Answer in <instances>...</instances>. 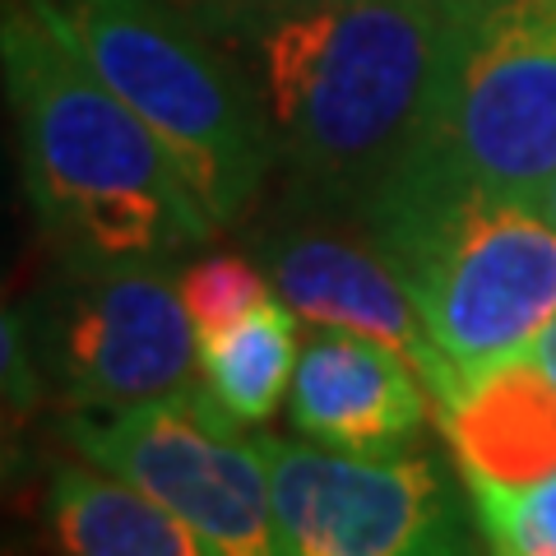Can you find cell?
I'll return each instance as SVG.
<instances>
[{"mask_svg":"<svg viewBox=\"0 0 556 556\" xmlns=\"http://www.w3.org/2000/svg\"><path fill=\"white\" fill-rule=\"evenodd\" d=\"M56 556H214L172 510L89 459H61L42 496Z\"/></svg>","mask_w":556,"mask_h":556,"instance_id":"cell-12","label":"cell"},{"mask_svg":"<svg viewBox=\"0 0 556 556\" xmlns=\"http://www.w3.org/2000/svg\"><path fill=\"white\" fill-rule=\"evenodd\" d=\"M538 204H543V214L552 218V228H556V177L543 186V195H538Z\"/></svg>","mask_w":556,"mask_h":556,"instance_id":"cell-18","label":"cell"},{"mask_svg":"<svg viewBox=\"0 0 556 556\" xmlns=\"http://www.w3.org/2000/svg\"><path fill=\"white\" fill-rule=\"evenodd\" d=\"M362 218L455 386L501 357L533 353L556 320V228L538 200L492 190L408 149Z\"/></svg>","mask_w":556,"mask_h":556,"instance_id":"cell-3","label":"cell"},{"mask_svg":"<svg viewBox=\"0 0 556 556\" xmlns=\"http://www.w3.org/2000/svg\"><path fill=\"white\" fill-rule=\"evenodd\" d=\"M283 5H325V0H208L204 10H195L200 20H228V14H247V10H283Z\"/></svg>","mask_w":556,"mask_h":556,"instance_id":"cell-16","label":"cell"},{"mask_svg":"<svg viewBox=\"0 0 556 556\" xmlns=\"http://www.w3.org/2000/svg\"><path fill=\"white\" fill-rule=\"evenodd\" d=\"M427 399V380L399 348L348 329H316L292 371L288 427L343 455H394L422 437Z\"/></svg>","mask_w":556,"mask_h":556,"instance_id":"cell-10","label":"cell"},{"mask_svg":"<svg viewBox=\"0 0 556 556\" xmlns=\"http://www.w3.org/2000/svg\"><path fill=\"white\" fill-rule=\"evenodd\" d=\"M251 255L302 320L399 348L427 380L437 408L455 394V371L445 367L408 288L399 283L357 208L283 186L260 214H251Z\"/></svg>","mask_w":556,"mask_h":556,"instance_id":"cell-9","label":"cell"},{"mask_svg":"<svg viewBox=\"0 0 556 556\" xmlns=\"http://www.w3.org/2000/svg\"><path fill=\"white\" fill-rule=\"evenodd\" d=\"M417 153L506 195L556 177V0H450Z\"/></svg>","mask_w":556,"mask_h":556,"instance_id":"cell-5","label":"cell"},{"mask_svg":"<svg viewBox=\"0 0 556 556\" xmlns=\"http://www.w3.org/2000/svg\"><path fill=\"white\" fill-rule=\"evenodd\" d=\"M24 329L47 386L70 408H139L200 386L181 274L163 260H56Z\"/></svg>","mask_w":556,"mask_h":556,"instance_id":"cell-7","label":"cell"},{"mask_svg":"<svg viewBox=\"0 0 556 556\" xmlns=\"http://www.w3.org/2000/svg\"><path fill=\"white\" fill-rule=\"evenodd\" d=\"M486 556H556V473L525 492L464 486Z\"/></svg>","mask_w":556,"mask_h":556,"instance_id":"cell-14","label":"cell"},{"mask_svg":"<svg viewBox=\"0 0 556 556\" xmlns=\"http://www.w3.org/2000/svg\"><path fill=\"white\" fill-rule=\"evenodd\" d=\"M298 320H302L298 311L274 292L247 320L200 339L195 348L200 386L241 427H265L274 408L288 399L298 353H302Z\"/></svg>","mask_w":556,"mask_h":556,"instance_id":"cell-13","label":"cell"},{"mask_svg":"<svg viewBox=\"0 0 556 556\" xmlns=\"http://www.w3.org/2000/svg\"><path fill=\"white\" fill-rule=\"evenodd\" d=\"M437 417L464 486L525 492L556 473V380L533 353L459 376Z\"/></svg>","mask_w":556,"mask_h":556,"instance_id":"cell-11","label":"cell"},{"mask_svg":"<svg viewBox=\"0 0 556 556\" xmlns=\"http://www.w3.org/2000/svg\"><path fill=\"white\" fill-rule=\"evenodd\" d=\"M0 61L24 200L56 260L177 265L218 232L159 135L93 75L38 0L5 5Z\"/></svg>","mask_w":556,"mask_h":556,"instance_id":"cell-2","label":"cell"},{"mask_svg":"<svg viewBox=\"0 0 556 556\" xmlns=\"http://www.w3.org/2000/svg\"><path fill=\"white\" fill-rule=\"evenodd\" d=\"M450 0H325L214 20L269 112L283 186L367 208L422 135Z\"/></svg>","mask_w":556,"mask_h":556,"instance_id":"cell-1","label":"cell"},{"mask_svg":"<svg viewBox=\"0 0 556 556\" xmlns=\"http://www.w3.org/2000/svg\"><path fill=\"white\" fill-rule=\"evenodd\" d=\"M61 437L79 459L172 510L214 556H288L265 441L247 437L204 386L139 408H70Z\"/></svg>","mask_w":556,"mask_h":556,"instance_id":"cell-6","label":"cell"},{"mask_svg":"<svg viewBox=\"0 0 556 556\" xmlns=\"http://www.w3.org/2000/svg\"><path fill=\"white\" fill-rule=\"evenodd\" d=\"M93 75L159 135L223 228L251 223L278 172L269 112L232 38L181 0H38Z\"/></svg>","mask_w":556,"mask_h":556,"instance_id":"cell-4","label":"cell"},{"mask_svg":"<svg viewBox=\"0 0 556 556\" xmlns=\"http://www.w3.org/2000/svg\"><path fill=\"white\" fill-rule=\"evenodd\" d=\"M288 556H478V515L417 450L343 455L260 431Z\"/></svg>","mask_w":556,"mask_h":556,"instance_id":"cell-8","label":"cell"},{"mask_svg":"<svg viewBox=\"0 0 556 556\" xmlns=\"http://www.w3.org/2000/svg\"><path fill=\"white\" fill-rule=\"evenodd\" d=\"M269 298L274 283L255 265V255H200L181 274V302L190 311V325H195V339L247 320Z\"/></svg>","mask_w":556,"mask_h":556,"instance_id":"cell-15","label":"cell"},{"mask_svg":"<svg viewBox=\"0 0 556 556\" xmlns=\"http://www.w3.org/2000/svg\"><path fill=\"white\" fill-rule=\"evenodd\" d=\"M533 357L543 362V367H547V376L556 380V320H552V325L543 329V339L533 343Z\"/></svg>","mask_w":556,"mask_h":556,"instance_id":"cell-17","label":"cell"}]
</instances>
